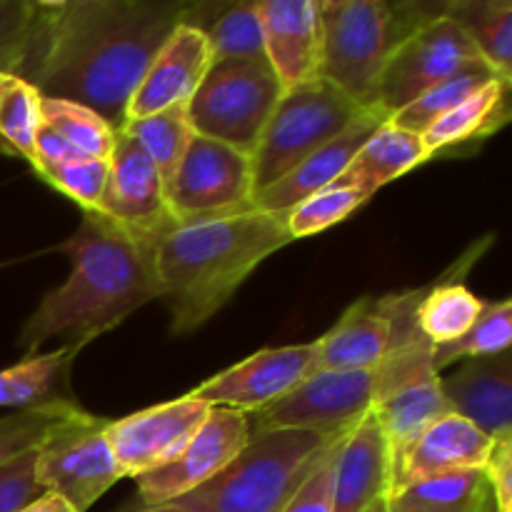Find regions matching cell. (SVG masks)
I'll list each match as a JSON object with an SVG mask.
<instances>
[{"instance_id": "7c38bea8", "label": "cell", "mask_w": 512, "mask_h": 512, "mask_svg": "<svg viewBox=\"0 0 512 512\" xmlns=\"http://www.w3.org/2000/svg\"><path fill=\"white\" fill-rule=\"evenodd\" d=\"M318 373V343L265 348L250 358L230 365L223 373L203 380L190 390V398L203 400L210 408H228L253 415L298 388Z\"/></svg>"}, {"instance_id": "d590c367", "label": "cell", "mask_w": 512, "mask_h": 512, "mask_svg": "<svg viewBox=\"0 0 512 512\" xmlns=\"http://www.w3.org/2000/svg\"><path fill=\"white\" fill-rule=\"evenodd\" d=\"M368 200L370 195H365L363 190L353 188L343 180H335L328 188L318 190L310 198H305L303 203L295 205L293 210H288L290 235H293V240H300L308 238V235L323 233V230L350 218Z\"/></svg>"}, {"instance_id": "1f68e13d", "label": "cell", "mask_w": 512, "mask_h": 512, "mask_svg": "<svg viewBox=\"0 0 512 512\" xmlns=\"http://www.w3.org/2000/svg\"><path fill=\"white\" fill-rule=\"evenodd\" d=\"M123 130L130 138L138 140L140 148L148 153L165 185L170 183L195 135L188 120V103L173 105V108L148 115V118L130 120L123 125Z\"/></svg>"}, {"instance_id": "5b68a950", "label": "cell", "mask_w": 512, "mask_h": 512, "mask_svg": "<svg viewBox=\"0 0 512 512\" xmlns=\"http://www.w3.org/2000/svg\"><path fill=\"white\" fill-rule=\"evenodd\" d=\"M445 3H388V0H320L323 55L320 78L348 98L375 110L378 85L390 55Z\"/></svg>"}, {"instance_id": "ab89813d", "label": "cell", "mask_w": 512, "mask_h": 512, "mask_svg": "<svg viewBox=\"0 0 512 512\" xmlns=\"http://www.w3.org/2000/svg\"><path fill=\"white\" fill-rule=\"evenodd\" d=\"M35 450L0 468V512H18L25 503L43 493L35 480Z\"/></svg>"}, {"instance_id": "f6af8a7d", "label": "cell", "mask_w": 512, "mask_h": 512, "mask_svg": "<svg viewBox=\"0 0 512 512\" xmlns=\"http://www.w3.org/2000/svg\"><path fill=\"white\" fill-rule=\"evenodd\" d=\"M388 512H418V510H413V508H405V505H400V503H395V500H390V505H388Z\"/></svg>"}, {"instance_id": "d4e9b609", "label": "cell", "mask_w": 512, "mask_h": 512, "mask_svg": "<svg viewBox=\"0 0 512 512\" xmlns=\"http://www.w3.org/2000/svg\"><path fill=\"white\" fill-rule=\"evenodd\" d=\"M428 160H433V155H430L423 135L398 128L388 120L370 135L368 143L355 153V158L350 160L338 180L373 198L383 185L403 178L405 173L420 168Z\"/></svg>"}, {"instance_id": "52a82bcc", "label": "cell", "mask_w": 512, "mask_h": 512, "mask_svg": "<svg viewBox=\"0 0 512 512\" xmlns=\"http://www.w3.org/2000/svg\"><path fill=\"white\" fill-rule=\"evenodd\" d=\"M265 58L215 60L188 100L195 135L218 140L253 158L265 125L283 95Z\"/></svg>"}, {"instance_id": "3957f363", "label": "cell", "mask_w": 512, "mask_h": 512, "mask_svg": "<svg viewBox=\"0 0 512 512\" xmlns=\"http://www.w3.org/2000/svg\"><path fill=\"white\" fill-rule=\"evenodd\" d=\"M293 243L288 213H245L175 223L155 240L160 300L173 333L185 335L220 313L263 260Z\"/></svg>"}, {"instance_id": "7bdbcfd3", "label": "cell", "mask_w": 512, "mask_h": 512, "mask_svg": "<svg viewBox=\"0 0 512 512\" xmlns=\"http://www.w3.org/2000/svg\"><path fill=\"white\" fill-rule=\"evenodd\" d=\"M18 512H75V508L65 498H60L58 493L43 490L38 498H33L30 503H25Z\"/></svg>"}, {"instance_id": "603a6c76", "label": "cell", "mask_w": 512, "mask_h": 512, "mask_svg": "<svg viewBox=\"0 0 512 512\" xmlns=\"http://www.w3.org/2000/svg\"><path fill=\"white\" fill-rule=\"evenodd\" d=\"M450 413L453 410H450L443 388H440V375H430V378L403 385V388L383 395L375 403L373 415L380 433H383L385 448H388L390 478H393V470L398 468L403 455L418 443L420 435Z\"/></svg>"}, {"instance_id": "ee69618b", "label": "cell", "mask_w": 512, "mask_h": 512, "mask_svg": "<svg viewBox=\"0 0 512 512\" xmlns=\"http://www.w3.org/2000/svg\"><path fill=\"white\" fill-rule=\"evenodd\" d=\"M388 505H390V498H380L378 503L370 505V508L365 512H388Z\"/></svg>"}, {"instance_id": "cb8c5ba5", "label": "cell", "mask_w": 512, "mask_h": 512, "mask_svg": "<svg viewBox=\"0 0 512 512\" xmlns=\"http://www.w3.org/2000/svg\"><path fill=\"white\" fill-rule=\"evenodd\" d=\"M510 85L508 80L493 78L465 98L458 108L430 125L423 133L433 158H445L450 153H470L473 143H483L498 133L510 120Z\"/></svg>"}, {"instance_id": "9a60e30c", "label": "cell", "mask_w": 512, "mask_h": 512, "mask_svg": "<svg viewBox=\"0 0 512 512\" xmlns=\"http://www.w3.org/2000/svg\"><path fill=\"white\" fill-rule=\"evenodd\" d=\"M98 213L150 240H158L175 225L158 168L123 128L115 135V148L108 158V180Z\"/></svg>"}, {"instance_id": "7a4b0ae2", "label": "cell", "mask_w": 512, "mask_h": 512, "mask_svg": "<svg viewBox=\"0 0 512 512\" xmlns=\"http://www.w3.org/2000/svg\"><path fill=\"white\" fill-rule=\"evenodd\" d=\"M60 250L68 253L70 273L45 293L20 330V348L28 355L48 340L80 353L150 300H160L155 240L130 233L103 213H83Z\"/></svg>"}, {"instance_id": "f35d334b", "label": "cell", "mask_w": 512, "mask_h": 512, "mask_svg": "<svg viewBox=\"0 0 512 512\" xmlns=\"http://www.w3.org/2000/svg\"><path fill=\"white\" fill-rule=\"evenodd\" d=\"M35 0H0V73L15 75L35 25Z\"/></svg>"}, {"instance_id": "8fae6325", "label": "cell", "mask_w": 512, "mask_h": 512, "mask_svg": "<svg viewBox=\"0 0 512 512\" xmlns=\"http://www.w3.org/2000/svg\"><path fill=\"white\" fill-rule=\"evenodd\" d=\"M475 60L483 58L463 28L445 13L435 15L415 28L390 55L378 85L375 110L385 120H393L420 95Z\"/></svg>"}, {"instance_id": "ba28073f", "label": "cell", "mask_w": 512, "mask_h": 512, "mask_svg": "<svg viewBox=\"0 0 512 512\" xmlns=\"http://www.w3.org/2000/svg\"><path fill=\"white\" fill-rule=\"evenodd\" d=\"M110 418L75 410L35 450V480L43 490L58 493L75 512H88L123 480L105 438Z\"/></svg>"}, {"instance_id": "74e56055", "label": "cell", "mask_w": 512, "mask_h": 512, "mask_svg": "<svg viewBox=\"0 0 512 512\" xmlns=\"http://www.w3.org/2000/svg\"><path fill=\"white\" fill-rule=\"evenodd\" d=\"M38 178L58 190L60 195L73 200L83 213H98L105 180H108V160L75 155L58 165L40 168Z\"/></svg>"}, {"instance_id": "484cf974", "label": "cell", "mask_w": 512, "mask_h": 512, "mask_svg": "<svg viewBox=\"0 0 512 512\" xmlns=\"http://www.w3.org/2000/svg\"><path fill=\"white\" fill-rule=\"evenodd\" d=\"M183 23L193 25L208 38L213 63L230 58H265L258 0L188 3Z\"/></svg>"}, {"instance_id": "f1b7e54d", "label": "cell", "mask_w": 512, "mask_h": 512, "mask_svg": "<svg viewBox=\"0 0 512 512\" xmlns=\"http://www.w3.org/2000/svg\"><path fill=\"white\" fill-rule=\"evenodd\" d=\"M468 268L460 270L458 278H440V283L423 288L418 308H415V323L433 345H445L463 338L483 313L485 300H480L463 283Z\"/></svg>"}, {"instance_id": "e0dca14e", "label": "cell", "mask_w": 512, "mask_h": 512, "mask_svg": "<svg viewBox=\"0 0 512 512\" xmlns=\"http://www.w3.org/2000/svg\"><path fill=\"white\" fill-rule=\"evenodd\" d=\"M265 60L283 90L320 78V0H258Z\"/></svg>"}, {"instance_id": "d6a6232c", "label": "cell", "mask_w": 512, "mask_h": 512, "mask_svg": "<svg viewBox=\"0 0 512 512\" xmlns=\"http://www.w3.org/2000/svg\"><path fill=\"white\" fill-rule=\"evenodd\" d=\"M493 78H498V75H495L483 60H475V63L465 65L458 73L445 78L443 83H438L435 88H430L425 95H420L413 105L400 110L390 123H395L398 128L410 130V133L423 135L430 125L438 123L443 115H448L450 110L458 108L465 98H470L475 90L483 88V85Z\"/></svg>"}, {"instance_id": "d6986e66", "label": "cell", "mask_w": 512, "mask_h": 512, "mask_svg": "<svg viewBox=\"0 0 512 512\" xmlns=\"http://www.w3.org/2000/svg\"><path fill=\"white\" fill-rule=\"evenodd\" d=\"M495 440L480 433L473 423L450 413L430 425L418 443L403 455L390 478V498L403 493L420 480L435 475L458 473V470H485Z\"/></svg>"}, {"instance_id": "f546056e", "label": "cell", "mask_w": 512, "mask_h": 512, "mask_svg": "<svg viewBox=\"0 0 512 512\" xmlns=\"http://www.w3.org/2000/svg\"><path fill=\"white\" fill-rule=\"evenodd\" d=\"M390 500L418 512H495L485 470L435 475L410 485Z\"/></svg>"}, {"instance_id": "b9f144b4", "label": "cell", "mask_w": 512, "mask_h": 512, "mask_svg": "<svg viewBox=\"0 0 512 512\" xmlns=\"http://www.w3.org/2000/svg\"><path fill=\"white\" fill-rule=\"evenodd\" d=\"M495 512H512V438L495 440V448L485 465Z\"/></svg>"}, {"instance_id": "4316f807", "label": "cell", "mask_w": 512, "mask_h": 512, "mask_svg": "<svg viewBox=\"0 0 512 512\" xmlns=\"http://www.w3.org/2000/svg\"><path fill=\"white\" fill-rule=\"evenodd\" d=\"M75 355L78 353L70 348H55L50 353L28 355L13 368L0 370V408L20 413L75 400L68 388Z\"/></svg>"}, {"instance_id": "60d3db41", "label": "cell", "mask_w": 512, "mask_h": 512, "mask_svg": "<svg viewBox=\"0 0 512 512\" xmlns=\"http://www.w3.org/2000/svg\"><path fill=\"white\" fill-rule=\"evenodd\" d=\"M343 448V445H340ZM340 448H335L323 463L318 465L313 475L303 483V488L295 493L288 508L283 512H333V483H335V460Z\"/></svg>"}, {"instance_id": "83f0119b", "label": "cell", "mask_w": 512, "mask_h": 512, "mask_svg": "<svg viewBox=\"0 0 512 512\" xmlns=\"http://www.w3.org/2000/svg\"><path fill=\"white\" fill-rule=\"evenodd\" d=\"M443 13L463 28L483 63L512 83V3L510 0H453Z\"/></svg>"}, {"instance_id": "9c48e42d", "label": "cell", "mask_w": 512, "mask_h": 512, "mask_svg": "<svg viewBox=\"0 0 512 512\" xmlns=\"http://www.w3.org/2000/svg\"><path fill=\"white\" fill-rule=\"evenodd\" d=\"M378 370H318L285 398L248 415L250 430H308L325 438H348L373 413Z\"/></svg>"}, {"instance_id": "ffe728a7", "label": "cell", "mask_w": 512, "mask_h": 512, "mask_svg": "<svg viewBox=\"0 0 512 512\" xmlns=\"http://www.w3.org/2000/svg\"><path fill=\"white\" fill-rule=\"evenodd\" d=\"M383 123H388V120L380 113H375V110L363 115L343 135H338L328 145H323L313 155H308L303 163L295 165L285 178L268 185V188L258 190L253 195V208L265 210V213H288L295 205L303 203L305 198H310L318 190L328 188L330 183H335L345 173V168L355 158V153L368 143L370 135Z\"/></svg>"}, {"instance_id": "6da1fadb", "label": "cell", "mask_w": 512, "mask_h": 512, "mask_svg": "<svg viewBox=\"0 0 512 512\" xmlns=\"http://www.w3.org/2000/svg\"><path fill=\"white\" fill-rule=\"evenodd\" d=\"M173 0H43L15 75L43 98L95 110L115 130L155 53L183 23Z\"/></svg>"}, {"instance_id": "4fadbf2b", "label": "cell", "mask_w": 512, "mask_h": 512, "mask_svg": "<svg viewBox=\"0 0 512 512\" xmlns=\"http://www.w3.org/2000/svg\"><path fill=\"white\" fill-rule=\"evenodd\" d=\"M210 410L213 408L203 400L183 395L125 418L108 420L105 438L123 478L135 480L178 458L208 420Z\"/></svg>"}, {"instance_id": "5bb4252c", "label": "cell", "mask_w": 512, "mask_h": 512, "mask_svg": "<svg viewBox=\"0 0 512 512\" xmlns=\"http://www.w3.org/2000/svg\"><path fill=\"white\" fill-rule=\"evenodd\" d=\"M250 435L253 430L245 413L228 408L210 410L208 420L200 425V430L178 458L153 473L135 478L143 508L168 505L208 483L225 465L238 458L240 450L248 445Z\"/></svg>"}, {"instance_id": "7402d4cb", "label": "cell", "mask_w": 512, "mask_h": 512, "mask_svg": "<svg viewBox=\"0 0 512 512\" xmlns=\"http://www.w3.org/2000/svg\"><path fill=\"white\" fill-rule=\"evenodd\" d=\"M390 498V458L375 415H365L335 460L333 512H365Z\"/></svg>"}, {"instance_id": "2e32d148", "label": "cell", "mask_w": 512, "mask_h": 512, "mask_svg": "<svg viewBox=\"0 0 512 512\" xmlns=\"http://www.w3.org/2000/svg\"><path fill=\"white\" fill-rule=\"evenodd\" d=\"M210 65H213V50L208 38L193 25L180 23L163 48L155 53L153 63L148 65L143 80L135 88L125 108V123L188 103L203 83Z\"/></svg>"}, {"instance_id": "ac0fdd59", "label": "cell", "mask_w": 512, "mask_h": 512, "mask_svg": "<svg viewBox=\"0 0 512 512\" xmlns=\"http://www.w3.org/2000/svg\"><path fill=\"white\" fill-rule=\"evenodd\" d=\"M450 410L490 440L512 438V358L510 350L470 358L448 378H440Z\"/></svg>"}, {"instance_id": "30bf717a", "label": "cell", "mask_w": 512, "mask_h": 512, "mask_svg": "<svg viewBox=\"0 0 512 512\" xmlns=\"http://www.w3.org/2000/svg\"><path fill=\"white\" fill-rule=\"evenodd\" d=\"M253 195V158L203 135H193L165 185L175 223L245 213L253 208Z\"/></svg>"}, {"instance_id": "8d00e7d4", "label": "cell", "mask_w": 512, "mask_h": 512, "mask_svg": "<svg viewBox=\"0 0 512 512\" xmlns=\"http://www.w3.org/2000/svg\"><path fill=\"white\" fill-rule=\"evenodd\" d=\"M75 410H80V405L75 400H65V403L3 415L0 418V468L38 448L48 438L50 430L58 428Z\"/></svg>"}, {"instance_id": "4dcf8cb0", "label": "cell", "mask_w": 512, "mask_h": 512, "mask_svg": "<svg viewBox=\"0 0 512 512\" xmlns=\"http://www.w3.org/2000/svg\"><path fill=\"white\" fill-rule=\"evenodd\" d=\"M43 125V95L18 75L0 73V143L33 168L35 135Z\"/></svg>"}, {"instance_id": "277c9868", "label": "cell", "mask_w": 512, "mask_h": 512, "mask_svg": "<svg viewBox=\"0 0 512 512\" xmlns=\"http://www.w3.org/2000/svg\"><path fill=\"white\" fill-rule=\"evenodd\" d=\"M343 443L345 438L308 430L253 433L233 463L168 505L178 512H283L318 465Z\"/></svg>"}, {"instance_id": "e575fe53", "label": "cell", "mask_w": 512, "mask_h": 512, "mask_svg": "<svg viewBox=\"0 0 512 512\" xmlns=\"http://www.w3.org/2000/svg\"><path fill=\"white\" fill-rule=\"evenodd\" d=\"M512 340V303L508 298L498 303H485L483 313L475 320L473 328L463 338L453 343L435 345L433 365L435 370H443L458 360L485 358V355H498L510 350Z\"/></svg>"}, {"instance_id": "836d02e7", "label": "cell", "mask_w": 512, "mask_h": 512, "mask_svg": "<svg viewBox=\"0 0 512 512\" xmlns=\"http://www.w3.org/2000/svg\"><path fill=\"white\" fill-rule=\"evenodd\" d=\"M43 123L53 128L80 155L108 160L118 130L95 110L63 98H43Z\"/></svg>"}, {"instance_id": "44dd1931", "label": "cell", "mask_w": 512, "mask_h": 512, "mask_svg": "<svg viewBox=\"0 0 512 512\" xmlns=\"http://www.w3.org/2000/svg\"><path fill=\"white\" fill-rule=\"evenodd\" d=\"M393 335L390 295L360 298L338 323L318 338V370H375L383 363Z\"/></svg>"}, {"instance_id": "8992f818", "label": "cell", "mask_w": 512, "mask_h": 512, "mask_svg": "<svg viewBox=\"0 0 512 512\" xmlns=\"http://www.w3.org/2000/svg\"><path fill=\"white\" fill-rule=\"evenodd\" d=\"M368 113L373 110H365L323 78L285 90L253 153L255 193L278 183Z\"/></svg>"}, {"instance_id": "bcb514c9", "label": "cell", "mask_w": 512, "mask_h": 512, "mask_svg": "<svg viewBox=\"0 0 512 512\" xmlns=\"http://www.w3.org/2000/svg\"><path fill=\"white\" fill-rule=\"evenodd\" d=\"M143 512H178V510H173L170 505H158V508H143Z\"/></svg>"}]
</instances>
